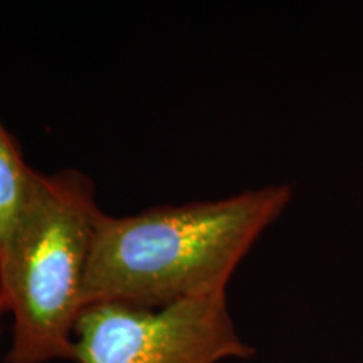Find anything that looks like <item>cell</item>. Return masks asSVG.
<instances>
[{
    "label": "cell",
    "instance_id": "obj_1",
    "mask_svg": "<svg viewBox=\"0 0 363 363\" xmlns=\"http://www.w3.org/2000/svg\"><path fill=\"white\" fill-rule=\"evenodd\" d=\"M291 199V185L276 184L219 201L103 214L84 279V308H163L225 293L234 271Z\"/></svg>",
    "mask_w": 363,
    "mask_h": 363
},
{
    "label": "cell",
    "instance_id": "obj_3",
    "mask_svg": "<svg viewBox=\"0 0 363 363\" xmlns=\"http://www.w3.org/2000/svg\"><path fill=\"white\" fill-rule=\"evenodd\" d=\"M227 293L163 308L99 303L84 308L74 330L78 363H220L249 358Z\"/></svg>",
    "mask_w": 363,
    "mask_h": 363
},
{
    "label": "cell",
    "instance_id": "obj_5",
    "mask_svg": "<svg viewBox=\"0 0 363 363\" xmlns=\"http://www.w3.org/2000/svg\"><path fill=\"white\" fill-rule=\"evenodd\" d=\"M4 313H7V310H6V301H4L2 293H0V320H2Z\"/></svg>",
    "mask_w": 363,
    "mask_h": 363
},
{
    "label": "cell",
    "instance_id": "obj_4",
    "mask_svg": "<svg viewBox=\"0 0 363 363\" xmlns=\"http://www.w3.org/2000/svg\"><path fill=\"white\" fill-rule=\"evenodd\" d=\"M39 179L40 172L27 165L16 138L0 121V256L11 246Z\"/></svg>",
    "mask_w": 363,
    "mask_h": 363
},
{
    "label": "cell",
    "instance_id": "obj_2",
    "mask_svg": "<svg viewBox=\"0 0 363 363\" xmlns=\"http://www.w3.org/2000/svg\"><path fill=\"white\" fill-rule=\"evenodd\" d=\"M103 214L83 172L40 174L11 246L0 256V293L13 320L7 363L74 360V330Z\"/></svg>",
    "mask_w": 363,
    "mask_h": 363
}]
</instances>
